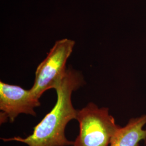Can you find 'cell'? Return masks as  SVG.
<instances>
[{"mask_svg":"<svg viewBox=\"0 0 146 146\" xmlns=\"http://www.w3.org/2000/svg\"><path fill=\"white\" fill-rule=\"evenodd\" d=\"M84 83L81 73L69 67L65 76L55 88L57 94L56 104L34 128L31 135L25 138L20 136L2 138V140L20 142L28 146H73L74 141L66 137L65 129L70 121L77 118L78 110L73 107L72 93Z\"/></svg>","mask_w":146,"mask_h":146,"instance_id":"cell-1","label":"cell"},{"mask_svg":"<svg viewBox=\"0 0 146 146\" xmlns=\"http://www.w3.org/2000/svg\"><path fill=\"white\" fill-rule=\"evenodd\" d=\"M75 43L74 41L68 38L58 40L47 57L38 66L34 84L31 89L38 99L45 92L55 89L65 76L67 70L66 62L72 53Z\"/></svg>","mask_w":146,"mask_h":146,"instance_id":"cell-3","label":"cell"},{"mask_svg":"<svg viewBox=\"0 0 146 146\" xmlns=\"http://www.w3.org/2000/svg\"><path fill=\"white\" fill-rule=\"evenodd\" d=\"M76 120L79 134L73 146H110L121 127L109 113L108 108H99L94 103L78 110Z\"/></svg>","mask_w":146,"mask_h":146,"instance_id":"cell-2","label":"cell"},{"mask_svg":"<svg viewBox=\"0 0 146 146\" xmlns=\"http://www.w3.org/2000/svg\"><path fill=\"white\" fill-rule=\"evenodd\" d=\"M40 105L39 99L31 89L26 90L20 86L0 81L1 124L6 122L8 119L13 122L21 114L35 116L34 108Z\"/></svg>","mask_w":146,"mask_h":146,"instance_id":"cell-4","label":"cell"},{"mask_svg":"<svg viewBox=\"0 0 146 146\" xmlns=\"http://www.w3.org/2000/svg\"><path fill=\"white\" fill-rule=\"evenodd\" d=\"M146 114L131 118L126 125L121 127L113 137L110 146H139L146 140Z\"/></svg>","mask_w":146,"mask_h":146,"instance_id":"cell-5","label":"cell"}]
</instances>
